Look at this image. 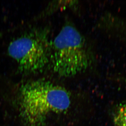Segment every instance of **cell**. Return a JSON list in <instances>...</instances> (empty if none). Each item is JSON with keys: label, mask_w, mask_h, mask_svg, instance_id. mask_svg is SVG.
I'll return each mask as SVG.
<instances>
[{"label": "cell", "mask_w": 126, "mask_h": 126, "mask_svg": "<svg viewBox=\"0 0 126 126\" xmlns=\"http://www.w3.org/2000/svg\"><path fill=\"white\" fill-rule=\"evenodd\" d=\"M18 102L24 126H42L49 114L67 111L70 98L63 87L47 80L38 79L21 86Z\"/></svg>", "instance_id": "1"}, {"label": "cell", "mask_w": 126, "mask_h": 126, "mask_svg": "<svg viewBox=\"0 0 126 126\" xmlns=\"http://www.w3.org/2000/svg\"><path fill=\"white\" fill-rule=\"evenodd\" d=\"M91 56L83 36L75 27L67 23L51 42L50 62L57 74L75 76L90 65Z\"/></svg>", "instance_id": "2"}, {"label": "cell", "mask_w": 126, "mask_h": 126, "mask_svg": "<svg viewBox=\"0 0 126 126\" xmlns=\"http://www.w3.org/2000/svg\"><path fill=\"white\" fill-rule=\"evenodd\" d=\"M48 30L38 28L23 33L10 43L8 52L15 60L19 72L42 71L50 62L51 42Z\"/></svg>", "instance_id": "3"}, {"label": "cell", "mask_w": 126, "mask_h": 126, "mask_svg": "<svg viewBox=\"0 0 126 126\" xmlns=\"http://www.w3.org/2000/svg\"><path fill=\"white\" fill-rule=\"evenodd\" d=\"M113 121L115 126H126V104L121 105L117 108Z\"/></svg>", "instance_id": "4"}]
</instances>
